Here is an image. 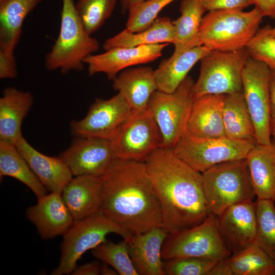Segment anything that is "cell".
<instances>
[{
  "mask_svg": "<svg viewBox=\"0 0 275 275\" xmlns=\"http://www.w3.org/2000/svg\"><path fill=\"white\" fill-rule=\"evenodd\" d=\"M249 57L246 48L211 50L200 60L199 76L193 87L194 99L207 94L242 92V71Z\"/></svg>",
  "mask_w": 275,
  "mask_h": 275,
  "instance_id": "ba28073f",
  "label": "cell"
},
{
  "mask_svg": "<svg viewBox=\"0 0 275 275\" xmlns=\"http://www.w3.org/2000/svg\"><path fill=\"white\" fill-rule=\"evenodd\" d=\"M110 233L119 235L127 240L133 234L100 212L75 221L63 235L59 263L50 274H71L82 255L106 241V237Z\"/></svg>",
  "mask_w": 275,
  "mask_h": 275,
  "instance_id": "8992f818",
  "label": "cell"
},
{
  "mask_svg": "<svg viewBox=\"0 0 275 275\" xmlns=\"http://www.w3.org/2000/svg\"><path fill=\"white\" fill-rule=\"evenodd\" d=\"M205 197L218 216L230 206L256 196L245 158L216 164L202 173Z\"/></svg>",
  "mask_w": 275,
  "mask_h": 275,
  "instance_id": "5b68a950",
  "label": "cell"
},
{
  "mask_svg": "<svg viewBox=\"0 0 275 275\" xmlns=\"http://www.w3.org/2000/svg\"><path fill=\"white\" fill-rule=\"evenodd\" d=\"M17 76L14 51L0 48V78H14Z\"/></svg>",
  "mask_w": 275,
  "mask_h": 275,
  "instance_id": "f35d334b",
  "label": "cell"
},
{
  "mask_svg": "<svg viewBox=\"0 0 275 275\" xmlns=\"http://www.w3.org/2000/svg\"><path fill=\"white\" fill-rule=\"evenodd\" d=\"M246 49L250 57L275 69V37L268 33L266 26L259 29Z\"/></svg>",
  "mask_w": 275,
  "mask_h": 275,
  "instance_id": "8d00e7d4",
  "label": "cell"
},
{
  "mask_svg": "<svg viewBox=\"0 0 275 275\" xmlns=\"http://www.w3.org/2000/svg\"><path fill=\"white\" fill-rule=\"evenodd\" d=\"M181 15L172 21L175 29L173 55L182 53L194 47L203 45L199 32L206 9L200 0H182Z\"/></svg>",
  "mask_w": 275,
  "mask_h": 275,
  "instance_id": "484cf974",
  "label": "cell"
},
{
  "mask_svg": "<svg viewBox=\"0 0 275 275\" xmlns=\"http://www.w3.org/2000/svg\"><path fill=\"white\" fill-rule=\"evenodd\" d=\"M255 206L257 231L255 243L275 261L274 202L257 199Z\"/></svg>",
  "mask_w": 275,
  "mask_h": 275,
  "instance_id": "1f68e13d",
  "label": "cell"
},
{
  "mask_svg": "<svg viewBox=\"0 0 275 275\" xmlns=\"http://www.w3.org/2000/svg\"><path fill=\"white\" fill-rule=\"evenodd\" d=\"M206 11L238 10L253 5L254 0H200Z\"/></svg>",
  "mask_w": 275,
  "mask_h": 275,
  "instance_id": "74e56055",
  "label": "cell"
},
{
  "mask_svg": "<svg viewBox=\"0 0 275 275\" xmlns=\"http://www.w3.org/2000/svg\"><path fill=\"white\" fill-rule=\"evenodd\" d=\"M217 217L219 235L231 254L255 243L257 217L253 200L234 204Z\"/></svg>",
  "mask_w": 275,
  "mask_h": 275,
  "instance_id": "2e32d148",
  "label": "cell"
},
{
  "mask_svg": "<svg viewBox=\"0 0 275 275\" xmlns=\"http://www.w3.org/2000/svg\"><path fill=\"white\" fill-rule=\"evenodd\" d=\"M62 198L74 221L89 217L100 212L102 202L100 177L74 176L61 193Z\"/></svg>",
  "mask_w": 275,
  "mask_h": 275,
  "instance_id": "7402d4cb",
  "label": "cell"
},
{
  "mask_svg": "<svg viewBox=\"0 0 275 275\" xmlns=\"http://www.w3.org/2000/svg\"><path fill=\"white\" fill-rule=\"evenodd\" d=\"M233 275H273L275 261L255 243L228 258Z\"/></svg>",
  "mask_w": 275,
  "mask_h": 275,
  "instance_id": "4dcf8cb0",
  "label": "cell"
},
{
  "mask_svg": "<svg viewBox=\"0 0 275 275\" xmlns=\"http://www.w3.org/2000/svg\"><path fill=\"white\" fill-rule=\"evenodd\" d=\"M169 234L163 227H158L133 233L128 240L129 254L139 275H166L161 250Z\"/></svg>",
  "mask_w": 275,
  "mask_h": 275,
  "instance_id": "ac0fdd59",
  "label": "cell"
},
{
  "mask_svg": "<svg viewBox=\"0 0 275 275\" xmlns=\"http://www.w3.org/2000/svg\"><path fill=\"white\" fill-rule=\"evenodd\" d=\"M166 261L163 265L166 275H208L218 260L184 257Z\"/></svg>",
  "mask_w": 275,
  "mask_h": 275,
  "instance_id": "d590c367",
  "label": "cell"
},
{
  "mask_svg": "<svg viewBox=\"0 0 275 275\" xmlns=\"http://www.w3.org/2000/svg\"><path fill=\"white\" fill-rule=\"evenodd\" d=\"M146 0H120L122 11L126 12L132 6Z\"/></svg>",
  "mask_w": 275,
  "mask_h": 275,
  "instance_id": "ee69618b",
  "label": "cell"
},
{
  "mask_svg": "<svg viewBox=\"0 0 275 275\" xmlns=\"http://www.w3.org/2000/svg\"><path fill=\"white\" fill-rule=\"evenodd\" d=\"M270 69L251 57L248 59L242 74V93L255 127L256 143L269 145Z\"/></svg>",
  "mask_w": 275,
  "mask_h": 275,
  "instance_id": "8fae6325",
  "label": "cell"
},
{
  "mask_svg": "<svg viewBox=\"0 0 275 275\" xmlns=\"http://www.w3.org/2000/svg\"><path fill=\"white\" fill-rule=\"evenodd\" d=\"M225 94H207L194 99L186 130L200 138L226 137L223 123Z\"/></svg>",
  "mask_w": 275,
  "mask_h": 275,
  "instance_id": "d6986e66",
  "label": "cell"
},
{
  "mask_svg": "<svg viewBox=\"0 0 275 275\" xmlns=\"http://www.w3.org/2000/svg\"><path fill=\"white\" fill-rule=\"evenodd\" d=\"M223 118L226 137L256 142L254 125L242 92L225 95Z\"/></svg>",
  "mask_w": 275,
  "mask_h": 275,
  "instance_id": "f1b7e54d",
  "label": "cell"
},
{
  "mask_svg": "<svg viewBox=\"0 0 275 275\" xmlns=\"http://www.w3.org/2000/svg\"><path fill=\"white\" fill-rule=\"evenodd\" d=\"M175 0H146L135 4L128 10L126 29L135 33L150 26L158 14L166 6Z\"/></svg>",
  "mask_w": 275,
  "mask_h": 275,
  "instance_id": "e575fe53",
  "label": "cell"
},
{
  "mask_svg": "<svg viewBox=\"0 0 275 275\" xmlns=\"http://www.w3.org/2000/svg\"><path fill=\"white\" fill-rule=\"evenodd\" d=\"M175 29L172 21L167 17H157L152 24L143 31L133 33L125 29L106 39L103 48L107 50L117 47H131L160 43H172Z\"/></svg>",
  "mask_w": 275,
  "mask_h": 275,
  "instance_id": "4316f807",
  "label": "cell"
},
{
  "mask_svg": "<svg viewBox=\"0 0 275 275\" xmlns=\"http://www.w3.org/2000/svg\"><path fill=\"white\" fill-rule=\"evenodd\" d=\"M257 199L275 203V146L256 144L246 157Z\"/></svg>",
  "mask_w": 275,
  "mask_h": 275,
  "instance_id": "cb8c5ba5",
  "label": "cell"
},
{
  "mask_svg": "<svg viewBox=\"0 0 275 275\" xmlns=\"http://www.w3.org/2000/svg\"><path fill=\"white\" fill-rule=\"evenodd\" d=\"M33 103L29 92L5 88L0 98V141L14 146L23 137L21 125Z\"/></svg>",
  "mask_w": 275,
  "mask_h": 275,
  "instance_id": "603a6c76",
  "label": "cell"
},
{
  "mask_svg": "<svg viewBox=\"0 0 275 275\" xmlns=\"http://www.w3.org/2000/svg\"><path fill=\"white\" fill-rule=\"evenodd\" d=\"M272 143L274 145V146H275V138H273V141H272Z\"/></svg>",
  "mask_w": 275,
  "mask_h": 275,
  "instance_id": "7dc6e473",
  "label": "cell"
},
{
  "mask_svg": "<svg viewBox=\"0 0 275 275\" xmlns=\"http://www.w3.org/2000/svg\"><path fill=\"white\" fill-rule=\"evenodd\" d=\"M253 5L263 17L275 18V0H254Z\"/></svg>",
  "mask_w": 275,
  "mask_h": 275,
  "instance_id": "60d3db41",
  "label": "cell"
},
{
  "mask_svg": "<svg viewBox=\"0 0 275 275\" xmlns=\"http://www.w3.org/2000/svg\"><path fill=\"white\" fill-rule=\"evenodd\" d=\"M117 157L144 161L160 147L161 138L150 108L132 113L110 140Z\"/></svg>",
  "mask_w": 275,
  "mask_h": 275,
  "instance_id": "7c38bea8",
  "label": "cell"
},
{
  "mask_svg": "<svg viewBox=\"0 0 275 275\" xmlns=\"http://www.w3.org/2000/svg\"><path fill=\"white\" fill-rule=\"evenodd\" d=\"M0 176L13 178L29 187L38 200L47 194L40 181L16 147L0 141Z\"/></svg>",
  "mask_w": 275,
  "mask_h": 275,
  "instance_id": "f546056e",
  "label": "cell"
},
{
  "mask_svg": "<svg viewBox=\"0 0 275 275\" xmlns=\"http://www.w3.org/2000/svg\"><path fill=\"white\" fill-rule=\"evenodd\" d=\"M168 43L141 45L131 47L112 48L103 53L90 54L85 59L90 76L103 73L109 80H114L118 74L135 65L152 62L162 55Z\"/></svg>",
  "mask_w": 275,
  "mask_h": 275,
  "instance_id": "9a60e30c",
  "label": "cell"
},
{
  "mask_svg": "<svg viewBox=\"0 0 275 275\" xmlns=\"http://www.w3.org/2000/svg\"><path fill=\"white\" fill-rule=\"evenodd\" d=\"M263 17L254 8L209 11L202 18L199 35L203 45L211 50L233 51L246 48L259 30Z\"/></svg>",
  "mask_w": 275,
  "mask_h": 275,
  "instance_id": "277c9868",
  "label": "cell"
},
{
  "mask_svg": "<svg viewBox=\"0 0 275 275\" xmlns=\"http://www.w3.org/2000/svg\"><path fill=\"white\" fill-rule=\"evenodd\" d=\"M113 88L123 97L132 113L142 111L158 90L154 70L149 66L125 69L113 80Z\"/></svg>",
  "mask_w": 275,
  "mask_h": 275,
  "instance_id": "ffe728a7",
  "label": "cell"
},
{
  "mask_svg": "<svg viewBox=\"0 0 275 275\" xmlns=\"http://www.w3.org/2000/svg\"><path fill=\"white\" fill-rule=\"evenodd\" d=\"M231 255L219 235L218 217L213 213L197 226L169 234L161 250L166 260L184 257L219 260Z\"/></svg>",
  "mask_w": 275,
  "mask_h": 275,
  "instance_id": "30bf717a",
  "label": "cell"
},
{
  "mask_svg": "<svg viewBox=\"0 0 275 275\" xmlns=\"http://www.w3.org/2000/svg\"><path fill=\"white\" fill-rule=\"evenodd\" d=\"M100 178L101 213L132 233L162 227L160 203L144 162L116 157Z\"/></svg>",
  "mask_w": 275,
  "mask_h": 275,
  "instance_id": "7a4b0ae2",
  "label": "cell"
},
{
  "mask_svg": "<svg viewBox=\"0 0 275 275\" xmlns=\"http://www.w3.org/2000/svg\"><path fill=\"white\" fill-rule=\"evenodd\" d=\"M99 43L83 26L73 0H62L61 25L58 38L45 58L49 71L65 74L84 69L85 58L98 50Z\"/></svg>",
  "mask_w": 275,
  "mask_h": 275,
  "instance_id": "3957f363",
  "label": "cell"
},
{
  "mask_svg": "<svg viewBox=\"0 0 275 275\" xmlns=\"http://www.w3.org/2000/svg\"><path fill=\"white\" fill-rule=\"evenodd\" d=\"M101 267L98 261L82 264L76 268L71 273L72 275H99L101 274Z\"/></svg>",
  "mask_w": 275,
  "mask_h": 275,
  "instance_id": "b9f144b4",
  "label": "cell"
},
{
  "mask_svg": "<svg viewBox=\"0 0 275 275\" xmlns=\"http://www.w3.org/2000/svg\"><path fill=\"white\" fill-rule=\"evenodd\" d=\"M25 215L44 239L63 236L74 222L61 193L57 192L38 200L36 204L26 209Z\"/></svg>",
  "mask_w": 275,
  "mask_h": 275,
  "instance_id": "e0dca14e",
  "label": "cell"
},
{
  "mask_svg": "<svg viewBox=\"0 0 275 275\" xmlns=\"http://www.w3.org/2000/svg\"><path fill=\"white\" fill-rule=\"evenodd\" d=\"M43 0H0V48L14 51L26 16Z\"/></svg>",
  "mask_w": 275,
  "mask_h": 275,
  "instance_id": "83f0119b",
  "label": "cell"
},
{
  "mask_svg": "<svg viewBox=\"0 0 275 275\" xmlns=\"http://www.w3.org/2000/svg\"><path fill=\"white\" fill-rule=\"evenodd\" d=\"M117 0H78V16L89 34L97 31L112 15Z\"/></svg>",
  "mask_w": 275,
  "mask_h": 275,
  "instance_id": "836d02e7",
  "label": "cell"
},
{
  "mask_svg": "<svg viewBox=\"0 0 275 275\" xmlns=\"http://www.w3.org/2000/svg\"><path fill=\"white\" fill-rule=\"evenodd\" d=\"M256 142L237 141L227 137L200 138L186 130L172 149L179 159L202 173L218 163L246 158Z\"/></svg>",
  "mask_w": 275,
  "mask_h": 275,
  "instance_id": "9c48e42d",
  "label": "cell"
},
{
  "mask_svg": "<svg viewBox=\"0 0 275 275\" xmlns=\"http://www.w3.org/2000/svg\"><path fill=\"white\" fill-rule=\"evenodd\" d=\"M194 84L187 75L173 93L157 90L152 95L148 107L159 131L160 147L173 149L186 130L194 100Z\"/></svg>",
  "mask_w": 275,
  "mask_h": 275,
  "instance_id": "52a82bcc",
  "label": "cell"
},
{
  "mask_svg": "<svg viewBox=\"0 0 275 275\" xmlns=\"http://www.w3.org/2000/svg\"><path fill=\"white\" fill-rule=\"evenodd\" d=\"M15 146L47 190L62 193L73 177L65 163L37 151L23 137Z\"/></svg>",
  "mask_w": 275,
  "mask_h": 275,
  "instance_id": "44dd1931",
  "label": "cell"
},
{
  "mask_svg": "<svg viewBox=\"0 0 275 275\" xmlns=\"http://www.w3.org/2000/svg\"><path fill=\"white\" fill-rule=\"evenodd\" d=\"M268 33L271 36L275 37V26L271 28L270 26H266Z\"/></svg>",
  "mask_w": 275,
  "mask_h": 275,
  "instance_id": "bcb514c9",
  "label": "cell"
},
{
  "mask_svg": "<svg viewBox=\"0 0 275 275\" xmlns=\"http://www.w3.org/2000/svg\"><path fill=\"white\" fill-rule=\"evenodd\" d=\"M144 162L160 203L162 227L169 234L197 226L212 213L202 173L179 159L172 149L157 148Z\"/></svg>",
  "mask_w": 275,
  "mask_h": 275,
  "instance_id": "6da1fadb",
  "label": "cell"
},
{
  "mask_svg": "<svg viewBox=\"0 0 275 275\" xmlns=\"http://www.w3.org/2000/svg\"><path fill=\"white\" fill-rule=\"evenodd\" d=\"M270 112L271 134L275 138V69H270Z\"/></svg>",
  "mask_w": 275,
  "mask_h": 275,
  "instance_id": "ab89813d",
  "label": "cell"
},
{
  "mask_svg": "<svg viewBox=\"0 0 275 275\" xmlns=\"http://www.w3.org/2000/svg\"><path fill=\"white\" fill-rule=\"evenodd\" d=\"M132 112L119 93L108 99H97L82 119L70 124L76 138H96L110 140Z\"/></svg>",
  "mask_w": 275,
  "mask_h": 275,
  "instance_id": "4fadbf2b",
  "label": "cell"
},
{
  "mask_svg": "<svg viewBox=\"0 0 275 275\" xmlns=\"http://www.w3.org/2000/svg\"><path fill=\"white\" fill-rule=\"evenodd\" d=\"M73 176L100 177L117 157L110 140L96 138H76L59 156Z\"/></svg>",
  "mask_w": 275,
  "mask_h": 275,
  "instance_id": "5bb4252c",
  "label": "cell"
},
{
  "mask_svg": "<svg viewBox=\"0 0 275 275\" xmlns=\"http://www.w3.org/2000/svg\"><path fill=\"white\" fill-rule=\"evenodd\" d=\"M228 258L218 260L208 275H233Z\"/></svg>",
  "mask_w": 275,
  "mask_h": 275,
  "instance_id": "7bdbcfd3",
  "label": "cell"
},
{
  "mask_svg": "<svg viewBox=\"0 0 275 275\" xmlns=\"http://www.w3.org/2000/svg\"><path fill=\"white\" fill-rule=\"evenodd\" d=\"M210 51L207 47L201 45L163 59L154 70L158 90L168 93L174 92L192 67Z\"/></svg>",
  "mask_w": 275,
  "mask_h": 275,
  "instance_id": "d4e9b609",
  "label": "cell"
},
{
  "mask_svg": "<svg viewBox=\"0 0 275 275\" xmlns=\"http://www.w3.org/2000/svg\"><path fill=\"white\" fill-rule=\"evenodd\" d=\"M98 260L114 268L120 275H139L129 254L128 240L115 243L106 240L91 250Z\"/></svg>",
  "mask_w": 275,
  "mask_h": 275,
  "instance_id": "d6a6232c",
  "label": "cell"
},
{
  "mask_svg": "<svg viewBox=\"0 0 275 275\" xmlns=\"http://www.w3.org/2000/svg\"><path fill=\"white\" fill-rule=\"evenodd\" d=\"M101 274L103 275H116L119 274L118 272L110 265L103 263L101 267Z\"/></svg>",
  "mask_w": 275,
  "mask_h": 275,
  "instance_id": "f6af8a7d",
  "label": "cell"
}]
</instances>
